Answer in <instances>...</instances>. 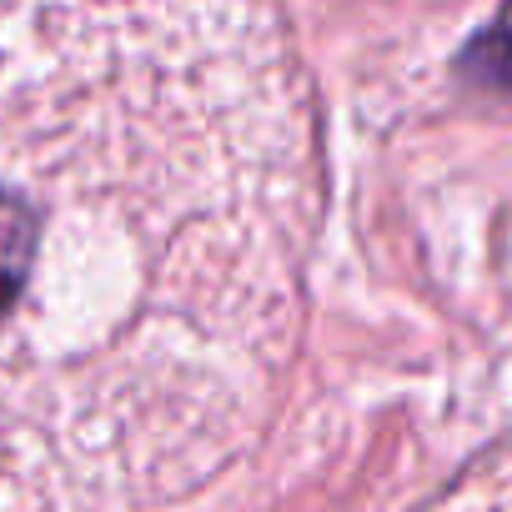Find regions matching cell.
Segmentation results:
<instances>
[{
	"label": "cell",
	"instance_id": "obj_1",
	"mask_svg": "<svg viewBox=\"0 0 512 512\" xmlns=\"http://www.w3.org/2000/svg\"><path fill=\"white\" fill-rule=\"evenodd\" d=\"M36 246H41V231H36V211L0 191V322H6L26 287H31V272H36Z\"/></svg>",
	"mask_w": 512,
	"mask_h": 512
},
{
	"label": "cell",
	"instance_id": "obj_2",
	"mask_svg": "<svg viewBox=\"0 0 512 512\" xmlns=\"http://www.w3.org/2000/svg\"><path fill=\"white\" fill-rule=\"evenodd\" d=\"M472 66L497 81V86H512V6L502 11V21L472 46Z\"/></svg>",
	"mask_w": 512,
	"mask_h": 512
}]
</instances>
